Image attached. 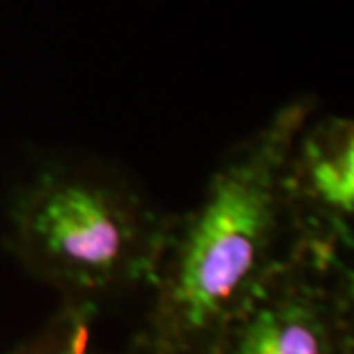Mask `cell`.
Here are the masks:
<instances>
[{
    "instance_id": "cell-1",
    "label": "cell",
    "mask_w": 354,
    "mask_h": 354,
    "mask_svg": "<svg viewBox=\"0 0 354 354\" xmlns=\"http://www.w3.org/2000/svg\"><path fill=\"white\" fill-rule=\"evenodd\" d=\"M310 115L306 97L279 109L223 159L196 207L166 221L143 354H198L288 258L283 171Z\"/></svg>"
},
{
    "instance_id": "cell-2",
    "label": "cell",
    "mask_w": 354,
    "mask_h": 354,
    "mask_svg": "<svg viewBox=\"0 0 354 354\" xmlns=\"http://www.w3.org/2000/svg\"><path fill=\"white\" fill-rule=\"evenodd\" d=\"M166 221L124 184L51 168L14 198L7 242L67 299L99 304L150 283Z\"/></svg>"
},
{
    "instance_id": "cell-3",
    "label": "cell",
    "mask_w": 354,
    "mask_h": 354,
    "mask_svg": "<svg viewBox=\"0 0 354 354\" xmlns=\"http://www.w3.org/2000/svg\"><path fill=\"white\" fill-rule=\"evenodd\" d=\"M198 354H354L350 260L290 251Z\"/></svg>"
},
{
    "instance_id": "cell-4",
    "label": "cell",
    "mask_w": 354,
    "mask_h": 354,
    "mask_svg": "<svg viewBox=\"0 0 354 354\" xmlns=\"http://www.w3.org/2000/svg\"><path fill=\"white\" fill-rule=\"evenodd\" d=\"M290 251L350 260L354 244V124L343 115L308 120L283 171Z\"/></svg>"
},
{
    "instance_id": "cell-5",
    "label": "cell",
    "mask_w": 354,
    "mask_h": 354,
    "mask_svg": "<svg viewBox=\"0 0 354 354\" xmlns=\"http://www.w3.org/2000/svg\"><path fill=\"white\" fill-rule=\"evenodd\" d=\"M99 304L65 299L60 313L10 354H106L97 343Z\"/></svg>"
}]
</instances>
